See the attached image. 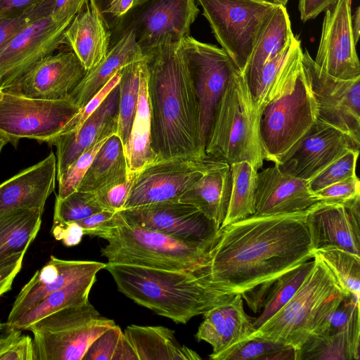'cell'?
Returning a JSON list of instances; mask_svg holds the SVG:
<instances>
[{
  "label": "cell",
  "mask_w": 360,
  "mask_h": 360,
  "mask_svg": "<svg viewBox=\"0 0 360 360\" xmlns=\"http://www.w3.org/2000/svg\"><path fill=\"white\" fill-rule=\"evenodd\" d=\"M307 210L250 216L220 227L203 271L225 294H240L255 312L281 276L314 258Z\"/></svg>",
  "instance_id": "cell-1"
},
{
  "label": "cell",
  "mask_w": 360,
  "mask_h": 360,
  "mask_svg": "<svg viewBox=\"0 0 360 360\" xmlns=\"http://www.w3.org/2000/svg\"><path fill=\"white\" fill-rule=\"evenodd\" d=\"M179 43L163 44L144 56L156 161L207 157L197 96Z\"/></svg>",
  "instance_id": "cell-2"
},
{
  "label": "cell",
  "mask_w": 360,
  "mask_h": 360,
  "mask_svg": "<svg viewBox=\"0 0 360 360\" xmlns=\"http://www.w3.org/2000/svg\"><path fill=\"white\" fill-rule=\"evenodd\" d=\"M202 265L193 270L174 271L106 263L105 269L126 297L176 323H186L230 295L209 284Z\"/></svg>",
  "instance_id": "cell-3"
},
{
  "label": "cell",
  "mask_w": 360,
  "mask_h": 360,
  "mask_svg": "<svg viewBox=\"0 0 360 360\" xmlns=\"http://www.w3.org/2000/svg\"><path fill=\"white\" fill-rule=\"evenodd\" d=\"M300 40L276 77L259 117L265 159L285 153L317 120V105L302 62Z\"/></svg>",
  "instance_id": "cell-4"
},
{
  "label": "cell",
  "mask_w": 360,
  "mask_h": 360,
  "mask_svg": "<svg viewBox=\"0 0 360 360\" xmlns=\"http://www.w3.org/2000/svg\"><path fill=\"white\" fill-rule=\"evenodd\" d=\"M314 257V268L293 297L252 335L297 351L309 338L325 331L344 293L326 264Z\"/></svg>",
  "instance_id": "cell-5"
},
{
  "label": "cell",
  "mask_w": 360,
  "mask_h": 360,
  "mask_svg": "<svg viewBox=\"0 0 360 360\" xmlns=\"http://www.w3.org/2000/svg\"><path fill=\"white\" fill-rule=\"evenodd\" d=\"M259 117L247 82L237 70L217 105L206 143V156L229 165L247 161L258 170L265 159Z\"/></svg>",
  "instance_id": "cell-6"
},
{
  "label": "cell",
  "mask_w": 360,
  "mask_h": 360,
  "mask_svg": "<svg viewBox=\"0 0 360 360\" xmlns=\"http://www.w3.org/2000/svg\"><path fill=\"white\" fill-rule=\"evenodd\" d=\"M101 238L108 242L101 249L108 263L174 271L193 270L205 264L214 243H193L125 222Z\"/></svg>",
  "instance_id": "cell-7"
},
{
  "label": "cell",
  "mask_w": 360,
  "mask_h": 360,
  "mask_svg": "<svg viewBox=\"0 0 360 360\" xmlns=\"http://www.w3.org/2000/svg\"><path fill=\"white\" fill-rule=\"evenodd\" d=\"M116 325L89 300L59 309L32 323L36 360H83L94 341Z\"/></svg>",
  "instance_id": "cell-8"
},
{
  "label": "cell",
  "mask_w": 360,
  "mask_h": 360,
  "mask_svg": "<svg viewBox=\"0 0 360 360\" xmlns=\"http://www.w3.org/2000/svg\"><path fill=\"white\" fill-rule=\"evenodd\" d=\"M221 49L243 73L278 5L264 0H197Z\"/></svg>",
  "instance_id": "cell-9"
},
{
  "label": "cell",
  "mask_w": 360,
  "mask_h": 360,
  "mask_svg": "<svg viewBox=\"0 0 360 360\" xmlns=\"http://www.w3.org/2000/svg\"><path fill=\"white\" fill-rule=\"evenodd\" d=\"M4 91L0 100V132L15 147L22 139L49 144L80 110L70 96L47 100Z\"/></svg>",
  "instance_id": "cell-10"
},
{
  "label": "cell",
  "mask_w": 360,
  "mask_h": 360,
  "mask_svg": "<svg viewBox=\"0 0 360 360\" xmlns=\"http://www.w3.org/2000/svg\"><path fill=\"white\" fill-rule=\"evenodd\" d=\"M179 49L195 87L201 143L205 151L217 105L229 80L239 70L222 49L190 35L181 41Z\"/></svg>",
  "instance_id": "cell-11"
},
{
  "label": "cell",
  "mask_w": 360,
  "mask_h": 360,
  "mask_svg": "<svg viewBox=\"0 0 360 360\" xmlns=\"http://www.w3.org/2000/svg\"><path fill=\"white\" fill-rule=\"evenodd\" d=\"M198 13L195 0H144L132 6L112 28H131L145 56L163 44L181 42L189 35Z\"/></svg>",
  "instance_id": "cell-12"
},
{
  "label": "cell",
  "mask_w": 360,
  "mask_h": 360,
  "mask_svg": "<svg viewBox=\"0 0 360 360\" xmlns=\"http://www.w3.org/2000/svg\"><path fill=\"white\" fill-rule=\"evenodd\" d=\"M218 162L207 157L155 161L135 174L123 209L179 200L185 191Z\"/></svg>",
  "instance_id": "cell-13"
},
{
  "label": "cell",
  "mask_w": 360,
  "mask_h": 360,
  "mask_svg": "<svg viewBox=\"0 0 360 360\" xmlns=\"http://www.w3.org/2000/svg\"><path fill=\"white\" fill-rule=\"evenodd\" d=\"M54 0L29 21L0 50V87L6 89L44 58L61 45L63 33L69 25L55 23L50 17Z\"/></svg>",
  "instance_id": "cell-14"
},
{
  "label": "cell",
  "mask_w": 360,
  "mask_h": 360,
  "mask_svg": "<svg viewBox=\"0 0 360 360\" xmlns=\"http://www.w3.org/2000/svg\"><path fill=\"white\" fill-rule=\"evenodd\" d=\"M302 62L317 105V119L360 145V77L342 80L329 76L307 50L302 52Z\"/></svg>",
  "instance_id": "cell-15"
},
{
  "label": "cell",
  "mask_w": 360,
  "mask_h": 360,
  "mask_svg": "<svg viewBox=\"0 0 360 360\" xmlns=\"http://www.w3.org/2000/svg\"><path fill=\"white\" fill-rule=\"evenodd\" d=\"M124 221L197 244L214 243L219 227L195 206L171 200L119 211Z\"/></svg>",
  "instance_id": "cell-16"
},
{
  "label": "cell",
  "mask_w": 360,
  "mask_h": 360,
  "mask_svg": "<svg viewBox=\"0 0 360 360\" xmlns=\"http://www.w3.org/2000/svg\"><path fill=\"white\" fill-rule=\"evenodd\" d=\"M359 148L349 136L317 119L274 165L283 172L309 181L347 151Z\"/></svg>",
  "instance_id": "cell-17"
},
{
  "label": "cell",
  "mask_w": 360,
  "mask_h": 360,
  "mask_svg": "<svg viewBox=\"0 0 360 360\" xmlns=\"http://www.w3.org/2000/svg\"><path fill=\"white\" fill-rule=\"evenodd\" d=\"M351 6V0H338L325 11L319 45L314 60L322 71L342 80L360 77Z\"/></svg>",
  "instance_id": "cell-18"
},
{
  "label": "cell",
  "mask_w": 360,
  "mask_h": 360,
  "mask_svg": "<svg viewBox=\"0 0 360 360\" xmlns=\"http://www.w3.org/2000/svg\"><path fill=\"white\" fill-rule=\"evenodd\" d=\"M304 221L314 251L336 248L360 257V196L343 204L318 201Z\"/></svg>",
  "instance_id": "cell-19"
},
{
  "label": "cell",
  "mask_w": 360,
  "mask_h": 360,
  "mask_svg": "<svg viewBox=\"0 0 360 360\" xmlns=\"http://www.w3.org/2000/svg\"><path fill=\"white\" fill-rule=\"evenodd\" d=\"M87 71L72 51L48 56L4 91L30 98L58 100L70 96Z\"/></svg>",
  "instance_id": "cell-20"
},
{
  "label": "cell",
  "mask_w": 360,
  "mask_h": 360,
  "mask_svg": "<svg viewBox=\"0 0 360 360\" xmlns=\"http://www.w3.org/2000/svg\"><path fill=\"white\" fill-rule=\"evenodd\" d=\"M106 263L96 261L66 260L53 255L21 288L8 314L6 324L11 326L49 294L82 278L97 274Z\"/></svg>",
  "instance_id": "cell-21"
},
{
  "label": "cell",
  "mask_w": 360,
  "mask_h": 360,
  "mask_svg": "<svg viewBox=\"0 0 360 360\" xmlns=\"http://www.w3.org/2000/svg\"><path fill=\"white\" fill-rule=\"evenodd\" d=\"M317 202L308 181L283 172L276 165L257 172L255 216L304 212Z\"/></svg>",
  "instance_id": "cell-22"
},
{
  "label": "cell",
  "mask_w": 360,
  "mask_h": 360,
  "mask_svg": "<svg viewBox=\"0 0 360 360\" xmlns=\"http://www.w3.org/2000/svg\"><path fill=\"white\" fill-rule=\"evenodd\" d=\"M117 85L75 134H59L49 144L56 147L58 179L82 153L117 131Z\"/></svg>",
  "instance_id": "cell-23"
},
{
  "label": "cell",
  "mask_w": 360,
  "mask_h": 360,
  "mask_svg": "<svg viewBox=\"0 0 360 360\" xmlns=\"http://www.w3.org/2000/svg\"><path fill=\"white\" fill-rule=\"evenodd\" d=\"M195 338L212 347L210 359L217 360L233 346L250 337L256 330L246 314L240 294L229 295L204 314Z\"/></svg>",
  "instance_id": "cell-24"
},
{
  "label": "cell",
  "mask_w": 360,
  "mask_h": 360,
  "mask_svg": "<svg viewBox=\"0 0 360 360\" xmlns=\"http://www.w3.org/2000/svg\"><path fill=\"white\" fill-rule=\"evenodd\" d=\"M57 162L53 152L0 184V214L18 209L44 212L45 203L54 191Z\"/></svg>",
  "instance_id": "cell-25"
},
{
  "label": "cell",
  "mask_w": 360,
  "mask_h": 360,
  "mask_svg": "<svg viewBox=\"0 0 360 360\" xmlns=\"http://www.w3.org/2000/svg\"><path fill=\"white\" fill-rule=\"evenodd\" d=\"M111 30L93 0H87L63 33L66 44L86 71L96 67L107 55Z\"/></svg>",
  "instance_id": "cell-26"
},
{
  "label": "cell",
  "mask_w": 360,
  "mask_h": 360,
  "mask_svg": "<svg viewBox=\"0 0 360 360\" xmlns=\"http://www.w3.org/2000/svg\"><path fill=\"white\" fill-rule=\"evenodd\" d=\"M144 58L130 27H116L111 30L106 56L86 74L70 97L81 109L121 69Z\"/></svg>",
  "instance_id": "cell-27"
},
{
  "label": "cell",
  "mask_w": 360,
  "mask_h": 360,
  "mask_svg": "<svg viewBox=\"0 0 360 360\" xmlns=\"http://www.w3.org/2000/svg\"><path fill=\"white\" fill-rule=\"evenodd\" d=\"M231 188L230 165L219 161L185 191L179 201L195 206L220 228L226 216Z\"/></svg>",
  "instance_id": "cell-28"
},
{
  "label": "cell",
  "mask_w": 360,
  "mask_h": 360,
  "mask_svg": "<svg viewBox=\"0 0 360 360\" xmlns=\"http://www.w3.org/2000/svg\"><path fill=\"white\" fill-rule=\"evenodd\" d=\"M151 144V112L148 95V69L144 58L140 72L136 110L128 139L124 145L129 178L156 161V155Z\"/></svg>",
  "instance_id": "cell-29"
},
{
  "label": "cell",
  "mask_w": 360,
  "mask_h": 360,
  "mask_svg": "<svg viewBox=\"0 0 360 360\" xmlns=\"http://www.w3.org/2000/svg\"><path fill=\"white\" fill-rule=\"evenodd\" d=\"M294 37L285 6H278L255 46L243 72L253 98L264 66L287 48Z\"/></svg>",
  "instance_id": "cell-30"
},
{
  "label": "cell",
  "mask_w": 360,
  "mask_h": 360,
  "mask_svg": "<svg viewBox=\"0 0 360 360\" xmlns=\"http://www.w3.org/2000/svg\"><path fill=\"white\" fill-rule=\"evenodd\" d=\"M124 334L138 360H199L194 350L180 344L174 330L164 326L131 325Z\"/></svg>",
  "instance_id": "cell-31"
},
{
  "label": "cell",
  "mask_w": 360,
  "mask_h": 360,
  "mask_svg": "<svg viewBox=\"0 0 360 360\" xmlns=\"http://www.w3.org/2000/svg\"><path fill=\"white\" fill-rule=\"evenodd\" d=\"M129 179L124 145L116 134L110 136L96 154L77 191L96 193Z\"/></svg>",
  "instance_id": "cell-32"
},
{
  "label": "cell",
  "mask_w": 360,
  "mask_h": 360,
  "mask_svg": "<svg viewBox=\"0 0 360 360\" xmlns=\"http://www.w3.org/2000/svg\"><path fill=\"white\" fill-rule=\"evenodd\" d=\"M42 214L29 208L0 214V263L11 255L28 249L39 231Z\"/></svg>",
  "instance_id": "cell-33"
},
{
  "label": "cell",
  "mask_w": 360,
  "mask_h": 360,
  "mask_svg": "<svg viewBox=\"0 0 360 360\" xmlns=\"http://www.w3.org/2000/svg\"><path fill=\"white\" fill-rule=\"evenodd\" d=\"M96 274L76 280L49 294L30 310L15 320L10 327L25 330L37 321L59 309L89 300Z\"/></svg>",
  "instance_id": "cell-34"
},
{
  "label": "cell",
  "mask_w": 360,
  "mask_h": 360,
  "mask_svg": "<svg viewBox=\"0 0 360 360\" xmlns=\"http://www.w3.org/2000/svg\"><path fill=\"white\" fill-rule=\"evenodd\" d=\"M359 345L360 328L314 335L296 351V360H358Z\"/></svg>",
  "instance_id": "cell-35"
},
{
  "label": "cell",
  "mask_w": 360,
  "mask_h": 360,
  "mask_svg": "<svg viewBox=\"0 0 360 360\" xmlns=\"http://www.w3.org/2000/svg\"><path fill=\"white\" fill-rule=\"evenodd\" d=\"M231 188L226 218L221 227L252 216L255 212L257 169L249 162L230 164Z\"/></svg>",
  "instance_id": "cell-36"
},
{
  "label": "cell",
  "mask_w": 360,
  "mask_h": 360,
  "mask_svg": "<svg viewBox=\"0 0 360 360\" xmlns=\"http://www.w3.org/2000/svg\"><path fill=\"white\" fill-rule=\"evenodd\" d=\"M315 264L314 257L278 277L266 292L260 315L252 320L255 330L277 313L295 294Z\"/></svg>",
  "instance_id": "cell-37"
},
{
  "label": "cell",
  "mask_w": 360,
  "mask_h": 360,
  "mask_svg": "<svg viewBox=\"0 0 360 360\" xmlns=\"http://www.w3.org/2000/svg\"><path fill=\"white\" fill-rule=\"evenodd\" d=\"M145 58V57H144ZM144 58L124 66L119 82L117 135L126 143L135 116L140 85V72Z\"/></svg>",
  "instance_id": "cell-38"
},
{
  "label": "cell",
  "mask_w": 360,
  "mask_h": 360,
  "mask_svg": "<svg viewBox=\"0 0 360 360\" xmlns=\"http://www.w3.org/2000/svg\"><path fill=\"white\" fill-rule=\"evenodd\" d=\"M334 276L344 294L360 295V257L336 248L314 251Z\"/></svg>",
  "instance_id": "cell-39"
},
{
  "label": "cell",
  "mask_w": 360,
  "mask_h": 360,
  "mask_svg": "<svg viewBox=\"0 0 360 360\" xmlns=\"http://www.w3.org/2000/svg\"><path fill=\"white\" fill-rule=\"evenodd\" d=\"M296 360V350L263 337L251 335L217 360Z\"/></svg>",
  "instance_id": "cell-40"
},
{
  "label": "cell",
  "mask_w": 360,
  "mask_h": 360,
  "mask_svg": "<svg viewBox=\"0 0 360 360\" xmlns=\"http://www.w3.org/2000/svg\"><path fill=\"white\" fill-rule=\"evenodd\" d=\"M83 360H138V357L120 327L115 325L94 341Z\"/></svg>",
  "instance_id": "cell-41"
},
{
  "label": "cell",
  "mask_w": 360,
  "mask_h": 360,
  "mask_svg": "<svg viewBox=\"0 0 360 360\" xmlns=\"http://www.w3.org/2000/svg\"><path fill=\"white\" fill-rule=\"evenodd\" d=\"M102 210L94 193L76 191L63 199L56 198L53 221H78Z\"/></svg>",
  "instance_id": "cell-42"
},
{
  "label": "cell",
  "mask_w": 360,
  "mask_h": 360,
  "mask_svg": "<svg viewBox=\"0 0 360 360\" xmlns=\"http://www.w3.org/2000/svg\"><path fill=\"white\" fill-rule=\"evenodd\" d=\"M359 153V149L347 151L309 180L308 184L311 191L314 193L331 184L355 176Z\"/></svg>",
  "instance_id": "cell-43"
},
{
  "label": "cell",
  "mask_w": 360,
  "mask_h": 360,
  "mask_svg": "<svg viewBox=\"0 0 360 360\" xmlns=\"http://www.w3.org/2000/svg\"><path fill=\"white\" fill-rule=\"evenodd\" d=\"M108 138L99 141L82 153L57 179L58 181V193L56 196V198L63 199L77 191L78 186L96 154Z\"/></svg>",
  "instance_id": "cell-44"
},
{
  "label": "cell",
  "mask_w": 360,
  "mask_h": 360,
  "mask_svg": "<svg viewBox=\"0 0 360 360\" xmlns=\"http://www.w3.org/2000/svg\"><path fill=\"white\" fill-rule=\"evenodd\" d=\"M122 75V69L119 70L79 111L73 116L64 126L59 134H75L83 123L101 105L112 89L118 84ZM58 134V135H59Z\"/></svg>",
  "instance_id": "cell-45"
},
{
  "label": "cell",
  "mask_w": 360,
  "mask_h": 360,
  "mask_svg": "<svg viewBox=\"0 0 360 360\" xmlns=\"http://www.w3.org/2000/svg\"><path fill=\"white\" fill-rule=\"evenodd\" d=\"M318 201L345 203L360 196V182L356 175L331 184L314 193Z\"/></svg>",
  "instance_id": "cell-46"
},
{
  "label": "cell",
  "mask_w": 360,
  "mask_h": 360,
  "mask_svg": "<svg viewBox=\"0 0 360 360\" xmlns=\"http://www.w3.org/2000/svg\"><path fill=\"white\" fill-rule=\"evenodd\" d=\"M76 222L82 228L84 235L102 238L110 229L124 221L119 211L104 210Z\"/></svg>",
  "instance_id": "cell-47"
},
{
  "label": "cell",
  "mask_w": 360,
  "mask_h": 360,
  "mask_svg": "<svg viewBox=\"0 0 360 360\" xmlns=\"http://www.w3.org/2000/svg\"><path fill=\"white\" fill-rule=\"evenodd\" d=\"M134 176L124 183L94 193L97 201L103 210L118 212L124 208L134 182Z\"/></svg>",
  "instance_id": "cell-48"
},
{
  "label": "cell",
  "mask_w": 360,
  "mask_h": 360,
  "mask_svg": "<svg viewBox=\"0 0 360 360\" xmlns=\"http://www.w3.org/2000/svg\"><path fill=\"white\" fill-rule=\"evenodd\" d=\"M48 1L45 0L29 13L0 18V50L44 7Z\"/></svg>",
  "instance_id": "cell-49"
},
{
  "label": "cell",
  "mask_w": 360,
  "mask_h": 360,
  "mask_svg": "<svg viewBox=\"0 0 360 360\" xmlns=\"http://www.w3.org/2000/svg\"><path fill=\"white\" fill-rule=\"evenodd\" d=\"M27 250L14 253L0 263V297L12 288L13 281L22 269Z\"/></svg>",
  "instance_id": "cell-50"
},
{
  "label": "cell",
  "mask_w": 360,
  "mask_h": 360,
  "mask_svg": "<svg viewBox=\"0 0 360 360\" xmlns=\"http://www.w3.org/2000/svg\"><path fill=\"white\" fill-rule=\"evenodd\" d=\"M87 0H54L50 13L56 24L70 25L75 16L82 9Z\"/></svg>",
  "instance_id": "cell-51"
},
{
  "label": "cell",
  "mask_w": 360,
  "mask_h": 360,
  "mask_svg": "<svg viewBox=\"0 0 360 360\" xmlns=\"http://www.w3.org/2000/svg\"><path fill=\"white\" fill-rule=\"evenodd\" d=\"M0 360H36L33 339L22 334L0 354Z\"/></svg>",
  "instance_id": "cell-52"
},
{
  "label": "cell",
  "mask_w": 360,
  "mask_h": 360,
  "mask_svg": "<svg viewBox=\"0 0 360 360\" xmlns=\"http://www.w3.org/2000/svg\"><path fill=\"white\" fill-rule=\"evenodd\" d=\"M51 232L56 240L62 241L67 247L78 245L84 235L82 228L76 221H53Z\"/></svg>",
  "instance_id": "cell-53"
},
{
  "label": "cell",
  "mask_w": 360,
  "mask_h": 360,
  "mask_svg": "<svg viewBox=\"0 0 360 360\" xmlns=\"http://www.w3.org/2000/svg\"><path fill=\"white\" fill-rule=\"evenodd\" d=\"M45 0H0V18L29 13Z\"/></svg>",
  "instance_id": "cell-54"
},
{
  "label": "cell",
  "mask_w": 360,
  "mask_h": 360,
  "mask_svg": "<svg viewBox=\"0 0 360 360\" xmlns=\"http://www.w3.org/2000/svg\"><path fill=\"white\" fill-rule=\"evenodd\" d=\"M338 0H299L298 9L302 22L317 17L333 6Z\"/></svg>",
  "instance_id": "cell-55"
},
{
  "label": "cell",
  "mask_w": 360,
  "mask_h": 360,
  "mask_svg": "<svg viewBox=\"0 0 360 360\" xmlns=\"http://www.w3.org/2000/svg\"><path fill=\"white\" fill-rule=\"evenodd\" d=\"M134 0H112L102 13L110 30L132 8Z\"/></svg>",
  "instance_id": "cell-56"
},
{
  "label": "cell",
  "mask_w": 360,
  "mask_h": 360,
  "mask_svg": "<svg viewBox=\"0 0 360 360\" xmlns=\"http://www.w3.org/2000/svg\"><path fill=\"white\" fill-rule=\"evenodd\" d=\"M6 326V323L0 322V354L8 347L13 340V335Z\"/></svg>",
  "instance_id": "cell-57"
},
{
  "label": "cell",
  "mask_w": 360,
  "mask_h": 360,
  "mask_svg": "<svg viewBox=\"0 0 360 360\" xmlns=\"http://www.w3.org/2000/svg\"><path fill=\"white\" fill-rule=\"evenodd\" d=\"M352 27L354 41L357 44L360 36V7L358 6L352 16Z\"/></svg>",
  "instance_id": "cell-58"
},
{
  "label": "cell",
  "mask_w": 360,
  "mask_h": 360,
  "mask_svg": "<svg viewBox=\"0 0 360 360\" xmlns=\"http://www.w3.org/2000/svg\"><path fill=\"white\" fill-rule=\"evenodd\" d=\"M93 1L102 13L108 8L112 0H93Z\"/></svg>",
  "instance_id": "cell-59"
},
{
  "label": "cell",
  "mask_w": 360,
  "mask_h": 360,
  "mask_svg": "<svg viewBox=\"0 0 360 360\" xmlns=\"http://www.w3.org/2000/svg\"><path fill=\"white\" fill-rule=\"evenodd\" d=\"M8 143L7 137L0 132V154L3 148Z\"/></svg>",
  "instance_id": "cell-60"
},
{
  "label": "cell",
  "mask_w": 360,
  "mask_h": 360,
  "mask_svg": "<svg viewBox=\"0 0 360 360\" xmlns=\"http://www.w3.org/2000/svg\"><path fill=\"white\" fill-rule=\"evenodd\" d=\"M271 4L278 5V6H285L288 0H264Z\"/></svg>",
  "instance_id": "cell-61"
},
{
  "label": "cell",
  "mask_w": 360,
  "mask_h": 360,
  "mask_svg": "<svg viewBox=\"0 0 360 360\" xmlns=\"http://www.w3.org/2000/svg\"><path fill=\"white\" fill-rule=\"evenodd\" d=\"M143 1H144V0H134V3L133 6H135V5H137V4H140L141 2Z\"/></svg>",
  "instance_id": "cell-62"
},
{
  "label": "cell",
  "mask_w": 360,
  "mask_h": 360,
  "mask_svg": "<svg viewBox=\"0 0 360 360\" xmlns=\"http://www.w3.org/2000/svg\"><path fill=\"white\" fill-rule=\"evenodd\" d=\"M4 89H2L1 87H0V100L2 98L3 96H4Z\"/></svg>",
  "instance_id": "cell-63"
}]
</instances>
